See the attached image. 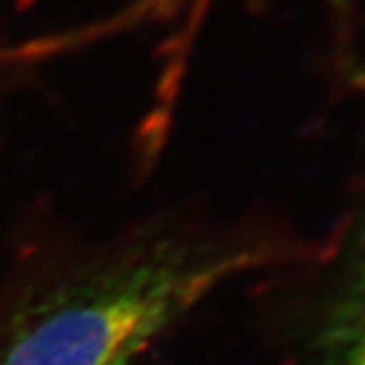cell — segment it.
<instances>
[{
	"instance_id": "1",
	"label": "cell",
	"mask_w": 365,
	"mask_h": 365,
	"mask_svg": "<svg viewBox=\"0 0 365 365\" xmlns=\"http://www.w3.org/2000/svg\"><path fill=\"white\" fill-rule=\"evenodd\" d=\"M266 260L246 225L165 215L41 262L0 294V365H132Z\"/></svg>"
},
{
	"instance_id": "2",
	"label": "cell",
	"mask_w": 365,
	"mask_h": 365,
	"mask_svg": "<svg viewBox=\"0 0 365 365\" xmlns=\"http://www.w3.org/2000/svg\"><path fill=\"white\" fill-rule=\"evenodd\" d=\"M331 365H365V234L327 321Z\"/></svg>"
}]
</instances>
